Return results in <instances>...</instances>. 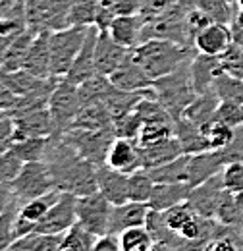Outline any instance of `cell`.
<instances>
[{
	"mask_svg": "<svg viewBox=\"0 0 243 251\" xmlns=\"http://www.w3.org/2000/svg\"><path fill=\"white\" fill-rule=\"evenodd\" d=\"M47 143H49V137H25V139L14 141L12 151L24 162L43 160L45 151H47Z\"/></svg>",
	"mask_w": 243,
	"mask_h": 251,
	"instance_id": "b9f144b4",
	"label": "cell"
},
{
	"mask_svg": "<svg viewBox=\"0 0 243 251\" xmlns=\"http://www.w3.org/2000/svg\"><path fill=\"white\" fill-rule=\"evenodd\" d=\"M93 251H122L120 236H118V234H110V232L98 236L97 242H95Z\"/></svg>",
	"mask_w": 243,
	"mask_h": 251,
	"instance_id": "9f6ffc18",
	"label": "cell"
},
{
	"mask_svg": "<svg viewBox=\"0 0 243 251\" xmlns=\"http://www.w3.org/2000/svg\"><path fill=\"white\" fill-rule=\"evenodd\" d=\"M189 160L191 155L182 153L180 157L147 170L154 184H189Z\"/></svg>",
	"mask_w": 243,
	"mask_h": 251,
	"instance_id": "484cf974",
	"label": "cell"
},
{
	"mask_svg": "<svg viewBox=\"0 0 243 251\" xmlns=\"http://www.w3.org/2000/svg\"><path fill=\"white\" fill-rule=\"evenodd\" d=\"M60 193V189L54 188L50 191H47V193H43V195H39V197H33L29 201L22 203L20 205V217L29 220L31 224H35V228H37V224L45 219V215L50 211V207L58 201Z\"/></svg>",
	"mask_w": 243,
	"mask_h": 251,
	"instance_id": "d6a6232c",
	"label": "cell"
},
{
	"mask_svg": "<svg viewBox=\"0 0 243 251\" xmlns=\"http://www.w3.org/2000/svg\"><path fill=\"white\" fill-rule=\"evenodd\" d=\"M220 153H222L226 164H230V162H243V124L236 127L232 143L222 147Z\"/></svg>",
	"mask_w": 243,
	"mask_h": 251,
	"instance_id": "f5cc1de1",
	"label": "cell"
},
{
	"mask_svg": "<svg viewBox=\"0 0 243 251\" xmlns=\"http://www.w3.org/2000/svg\"><path fill=\"white\" fill-rule=\"evenodd\" d=\"M108 166L120 170L123 174H131L139 168H143V155H141V147L135 139H127V137H118L112 141L106 160Z\"/></svg>",
	"mask_w": 243,
	"mask_h": 251,
	"instance_id": "4fadbf2b",
	"label": "cell"
},
{
	"mask_svg": "<svg viewBox=\"0 0 243 251\" xmlns=\"http://www.w3.org/2000/svg\"><path fill=\"white\" fill-rule=\"evenodd\" d=\"M0 81L16 97H24V95H27L29 91H33L43 81V77H37L31 72L20 68V70H14V72H0Z\"/></svg>",
	"mask_w": 243,
	"mask_h": 251,
	"instance_id": "e575fe53",
	"label": "cell"
},
{
	"mask_svg": "<svg viewBox=\"0 0 243 251\" xmlns=\"http://www.w3.org/2000/svg\"><path fill=\"white\" fill-rule=\"evenodd\" d=\"M232 45V29L226 24L211 22L193 41V49L203 54L220 56Z\"/></svg>",
	"mask_w": 243,
	"mask_h": 251,
	"instance_id": "ffe728a7",
	"label": "cell"
},
{
	"mask_svg": "<svg viewBox=\"0 0 243 251\" xmlns=\"http://www.w3.org/2000/svg\"><path fill=\"white\" fill-rule=\"evenodd\" d=\"M127 180H129V174H123L120 170L108 166L106 162L97 164L98 191L112 205H120V203L129 201V197H127Z\"/></svg>",
	"mask_w": 243,
	"mask_h": 251,
	"instance_id": "ac0fdd59",
	"label": "cell"
},
{
	"mask_svg": "<svg viewBox=\"0 0 243 251\" xmlns=\"http://www.w3.org/2000/svg\"><path fill=\"white\" fill-rule=\"evenodd\" d=\"M143 25H145V20L139 14L116 16L108 27V33L118 45L125 49H135L137 45L143 43Z\"/></svg>",
	"mask_w": 243,
	"mask_h": 251,
	"instance_id": "cb8c5ba5",
	"label": "cell"
},
{
	"mask_svg": "<svg viewBox=\"0 0 243 251\" xmlns=\"http://www.w3.org/2000/svg\"><path fill=\"white\" fill-rule=\"evenodd\" d=\"M189 189H191L189 184H154L147 205L151 211L164 213V211L176 207L178 203L187 201Z\"/></svg>",
	"mask_w": 243,
	"mask_h": 251,
	"instance_id": "d4e9b609",
	"label": "cell"
},
{
	"mask_svg": "<svg viewBox=\"0 0 243 251\" xmlns=\"http://www.w3.org/2000/svg\"><path fill=\"white\" fill-rule=\"evenodd\" d=\"M89 25H70L50 33V74L64 77L75 60Z\"/></svg>",
	"mask_w": 243,
	"mask_h": 251,
	"instance_id": "277c9868",
	"label": "cell"
},
{
	"mask_svg": "<svg viewBox=\"0 0 243 251\" xmlns=\"http://www.w3.org/2000/svg\"><path fill=\"white\" fill-rule=\"evenodd\" d=\"M214 120L224 122V124L232 126V127L242 126L243 102H238V100H220V104L216 108V114H214Z\"/></svg>",
	"mask_w": 243,
	"mask_h": 251,
	"instance_id": "681fc988",
	"label": "cell"
},
{
	"mask_svg": "<svg viewBox=\"0 0 243 251\" xmlns=\"http://www.w3.org/2000/svg\"><path fill=\"white\" fill-rule=\"evenodd\" d=\"M35 35H37V33L25 27L24 31L18 33V35L12 39V43H10L8 50H6V56H4V60H2V66H0V72H14V70L24 68V60H25V56H27V50H29Z\"/></svg>",
	"mask_w": 243,
	"mask_h": 251,
	"instance_id": "4dcf8cb0",
	"label": "cell"
},
{
	"mask_svg": "<svg viewBox=\"0 0 243 251\" xmlns=\"http://www.w3.org/2000/svg\"><path fill=\"white\" fill-rule=\"evenodd\" d=\"M54 188L60 191H70L75 197L89 195L98 191L97 182V164L79 157L70 168H66L60 176L54 180Z\"/></svg>",
	"mask_w": 243,
	"mask_h": 251,
	"instance_id": "9c48e42d",
	"label": "cell"
},
{
	"mask_svg": "<svg viewBox=\"0 0 243 251\" xmlns=\"http://www.w3.org/2000/svg\"><path fill=\"white\" fill-rule=\"evenodd\" d=\"M189 64H191V58L185 60L178 70L154 79L151 85L154 99L166 108V112L174 118V122L182 118L185 108L197 97V91L193 87V79H191Z\"/></svg>",
	"mask_w": 243,
	"mask_h": 251,
	"instance_id": "7a4b0ae2",
	"label": "cell"
},
{
	"mask_svg": "<svg viewBox=\"0 0 243 251\" xmlns=\"http://www.w3.org/2000/svg\"><path fill=\"white\" fill-rule=\"evenodd\" d=\"M112 118L104 106V102H87L81 104V108L77 110L75 118L70 127H81V129H104V127H112Z\"/></svg>",
	"mask_w": 243,
	"mask_h": 251,
	"instance_id": "f1b7e54d",
	"label": "cell"
},
{
	"mask_svg": "<svg viewBox=\"0 0 243 251\" xmlns=\"http://www.w3.org/2000/svg\"><path fill=\"white\" fill-rule=\"evenodd\" d=\"M108 77L122 91H141V89H149L152 85V79L145 74V70L139 66V62L133 58L131 50L125 54L122 64Z\"/></svg>",
	"mask_w": 243,
	"mask_h": 251,
	"instance_id": "9a60e30c",
	"label": "cell"
},
{
	"mask_svg": "<svg viewBox=\"0 0 243 251\" xmlns=\"http://www.w3.org/2000/svg\"><path fill=\"white\" fill-rule=\"evenodd\" d=\"M220 66L226 74L243 79V43L232 41V45L220 54Z\"/></svg>",
	"mask_w": 243,
	"mask_h": 251,
	"instance_id": "bcb514c9",
	"label": "cell"
},
{
	"mask_svg": "<svg viewBox=\"0 0 243 251\" xmlns=\"http://www.w3.org/2000/svg\"><path fill=\"white\" fill-rule=\"evenodd\" d=\"M174 135V120H166V122H145L141 127V133L137 137L139 147H147L152 143H158L166 137Z\"/></svg>",
	"mask_w": 243,
	"mask_h": 251,
	"instance_id": "7bdbcfd3",
	"label": "cell"
},
{
	"mask_svg": "<svg viewBox=\"0 0 243 251\" xmlns=\"http://www.w3.org/2000/svg\"><path fill=\"white\" fill-rule=\"evenodd\" d=\"M98 2L100 0H73L72 12H70V24L72 25H95Z\"/></svg>",
	"mask_w": 243,
	"mask_h": 251,
	"instance_id": "7dc6e473",
	"label": "cell"
},
{
	"mask_svg": "<svg viewBox=\"0 0 243 251\" xmlns=\"http://www.w3.org/2000/svg\"><path fill=\"white\" fill-rule=\"evenodd\" d=\"M97 35H98V27L97 25H89L85 41L75 56V60L72 64V68L68 70V74L64 75L68 81L81 85L83 81H87L91 75H95V45H97Z\"/></svg>",
	"mask_w": 243,
	"mask_h": 251,
	"instance_id": "2e32d148",
	"label": "cell"
},
{
	"mask_svg": "<svg viewBox=\"0 0 243 251\" xmlns=\"http://www.w3.org/2000/svg\"><path fill=\"white\" fill-rule=\"evenodd\" d=\"M232 24H236L238 27L243 29V8L236 6V14H234V22H232Z\"/></svg>",
	"mask_w": 243,
	"mask_h": 251,
	"instance_id": "94428289",
	"label": "cell"
},
{
	"mask_svg": "<svg viewBox=\"0 0 243 251\" xmlns=\"http://www.w3.org/2000/svg\"><path fill=\"white\" fill-rule=\"evenodd\" d=\"M236 201H238V205L242 207V211H243V189H242V191H238V193H236Z\"/></svg>",
	"mask_w": 243,
	"mask_h": 251,
	"instance_id": "6125c7cd",
	"label": "cell"
},
{
	"mask_svg": "<svg viewBox=\"0 0 243 251\" xmlns=\"http://www.w3.org/2000/svg\"><path fill=\"white\" fill-rule=\"evenodd\" d=\"M62 238L64 234H45V232H37L33 230L27 236L18 238L16 242H12V246L8 250L12 251H60Z\"/></svg>",
	"mask_w": 243,
	"mask_h": 251,
	"instance_id": "1f68e13d",
	"label": "cell"
},
{
	"mask_svg": "<svg viewBox=\"0 0 243 251\" xmlns=\"http://www.w3.org/2000/svg\"><path fill=\"white\" fill-rule=\"evenodd\" d=\"M12 199H14V193L10 184H0V213L12 203Z\"/></svg>",
	"mask_w": 243,
	"mask_h": 251,
	"instance_id": "91938a15",
	"label": "cell"
},
{
	"mask_svg": "<svg viewBox=\"0 0 243 251\" xmlns=\"http://www.w3.org/2000/svg\"><path fill=\"white\" fill-rule=\"evenodd\" d=\"M178 0H141V10H139V16L149 22L152 18L164 14L166 10H170Z\"/></svg>",
	"mask_w": 243,
	"mask_h": 251,
	"instance_id": "db71d44e",
	"label": "cell"
},
{
	"mask_svg": "<svg viewBox=\"0 0 243 251\" xmlns=\"http://www.w3.org/2000/svg\"><path fill=\"white\" fill-rule=\"evenodd\" d=\"M97 238L98 236L89 232L83 224L75 222L64 232L60 251H93Z\"/></svg>",
	"mask_w": 243,
	"mask_h": 251,
	"instance_id": "d590c367",
	"label": "cell"
},
{
	"mask_svg": "<svg viewBox=\"0 0 243 251\" xmlns=\"http://www.w3.org/2000/svg\"><path fill=\"white\" fill-rule=\"evenodd\" d=\"M73 0H25V24L35 33L70 27Z\"/></svg>",
	"mask_w": 243,
	"mask_h": 251,
	"instance_id": "3957f363",
	"label": "cell"
},
{
	"mask_svg": "<svg viewBox=\"0 0 243 251\" xmlns=\"http://www.w3.org/2000/svg\"><path fill=\"white\" fill-rule=\"evenodd\" d=\"M183 151L180 147V141L176 139V135L166 137L158 143H152L147 147H141V155H143V168H152L158 164H164L172 158L180 157Z\"/></svg>",
	"mask_w": 243,
	"mask_h": 251,
	"instance_id": "f546056e",
	"label": "cell"
},
{
	"mask_svg": "<svg viewBox=\"0 0 243 251\" xmlns=\"http://www.w3.org/2000/svg\"><path fill=\"white\" fill-rule=\"evenodd\" d=\"M224 166H226V162H224L220 149H209V151L193 153L191 160H189V186L193 188V186L209 180L211 176L220 174Z\"/></svg>",
	"mask_w": 243,
	"mask_h": 251,
	"instance_id": "7402d4cb",
	"label": "cell"
},
{
	"mask_svg": "<svg viewBox=\"0 0 243 251\" xmlns=\"http://www.w3.org/2000/svg\"><path fill=\"white\" fill-rule=\"evenodd\" d=\"M149 205L139 201H125L120 205H112V213L108 220V232L120 236L123 230L133 226H143L149 217Z\"/></svg>",
	"mask_w": 243,
	"mask_h": 251,
	"instance_id": "e0dca14e",
	"label": "cell"
},
{
	"mask_svg": "<svg viewBox=\"0 0 243 251\" xmlns=\"http://www.w3.org/2000/svg\"><path fill=\"white\" fill-rule=\"evenodd\" d=\"M195 6L201 8L213 22L230 25L234 22L236 4L230 0H195Z\"/></svg>",
	"mask_w": 243,
	"mask_h": 251,
	"instance_id": "ab89813d",
	"label": "cell"
},
{
	"mask_svg": "<svg viewBox=\"0 0 243 251\" xmlns=\"http://www.w3.org/2000/svg\"><path fill=\"white\" fill-rule=\"evenodd\" d=\"M20 201L14 197L12 203L0 213V251L8 250L12 246V242L16 240L14 236V224H16V217L20 211Z\"/></svg>",
	"mask_w": 243,
	"mask_h": 251,
	"instance_id": "ee69618b",
	"label": "cell"
},
{
	"mask_svg": "<svg viewBox=\"0 0 243 251\" xmlns=\"http://www.w3.org/2000/svg\"><path fill=\"white\" fill-rule=\"evenodd\" d=\"M211 22L213 20L201 8H197V6H193V8H189L185 12V16H183V31H185V39H187L189 47H193L195 37L203 31Z\"/></svg>",
	"mask_w": 243,
	"mask_h": 251,
	"instance_id": "f6af8a7d",
	"label": "cell"
},
{
	"mask_svg": "<svg viewBox=\"0 0 243 251\" xmlns=\"http://www.w3.org/2000/svg\"><path fill=\"white\" fill-rule=\"evenodd\" d=\"M12 120H14L16 141L25 139V137H50L52 133H56V126H54L49 106L24 112V114H16L12 116Z\"/></svg>",
	"mask_w": 243,
	"mask_h": 251,
	"instance_id": "7c38bea8",
	"label": "cell"
},
{
	"mask_svg": "<svg viewBox=\"0 0 243 251\" xmlns=\"http://www.w3.org/2000/svg\"><path fill=\"white\" fill-rule=\"evenodd\" d=\"M236 6H240V8H243V0H236Z\"/></svg>",
	"mask_w": 243,
	"mask_h": 251,
	"instance_id": "be15d7a7",
	"label": "cell"
},
{
	"mask_svg": "<svg viewBox=\"0 0 243 251\" xmlns=\"http://www.w3.org/2000/svg\"><path fill=\"white\" fill-rule=\"evenodd\" d=\"M145 226L149 228L152 240H154V250H193L191 242H187L182 234L172 230L166 224L162 213H158V211H149Z\"/></svg>",
	"mask_w": 243,
	"mask_h": 251,
	"instance_id": "d6986e66",
	"label": "cell"
},
{
	"mask_svg": "<svg viewBox=\"0 0 243 251\" xmlns=\"http://www.w3.org/2000/svg\"><path fill=\"white\" fill-rule=\"evenodd\" d=\"M203 131H205V135L209 139L211 149H222V147H226V145L232 143L234 133H236V127L224 124V122H218V120H213Z\"/></svg>",
	"mask_w": 243,
	"mask_h": 251,
	"instance_id": "c3c4849f",
	"label": "cell"
},
{
	"mask_svg": "<svg viewBox=\"0 0 243 251\" xmlns=\"http://www.w3.org/2000/svg\"><path fill=\"white\" fill-rule=\"evenodd\" d=\"M218 104H220V97L216 95L214 89L213 91H207V93H199L193 99V102L185 108L183 118L191 120L193 124H197L201 129H205L214 120Z\"/></svg>",
	"mask_w": 243,
	"mask_h": 251,
	"instance_id": "83f0119b",
	"label": "cell"
},
{
	"mask_svg": "<svg viewBox=\"0 0 243 251\" xmlns=\"http://www.w3.org/2000/svg\"><path fill=\"white\" fill-rule=\"evenodd\" d=\"M120 248L122 251H152L154 250V240H152L149 228L143 226H133L127 228L120 234Z\"/></svg>",
	"mask_w": 243,
	"mask_h": 251,
	"instance_id": "8d00e7d4",
	"label": "cell"
},
{
	"mask_svg": "<svg viewBox=\"0 0 243 251\" xmlns=\"http://www.w3.org/2000/svg\"><path fill=\"white\" fill-rule=\"evenodd\" d=\"M174 135L180 141V147L185 155H193V153H201V151H209V139L205 135V131L197 124H193L187 118H180L174 122Z\"/></svg>",
	"mask_w": 243,
	"mask_h": 251,
	"instance_id": "4316f807",
	"label": "cell"
},
{
	"mask_svg": "<svg viewBox=\"0 0 243 251\" xmlns=\"http://www.w3.org/2000/svg\"><path fill=\"white\" fill-rule=\"evenodd\" d=\"M116 16H133L141 10V0H114L112 2Z\"/></svg>",
	"mask_w": 243,
	"mask_h": 251,
	"instance_id": "6f0895ef",
	"label": "cell"
},
{
	"mask_svg": "<svg viewBox=\"0 0 243 251\" xmlns=\"http://www.w3.org/2000/svg\"><path fill=\"white\" fill-rule=\"evenodd\" d=\"M24 70L37 77H52L50 74V31L37 33L31 43L27 56L24 60Z\"/></svg>",
	"mask_w": 243,
	"mask_h": 251,
	"instance_id": "44dd1931",
	"label": "cell"
},
{
	"mask_svg": "<svg viewBox=\"0 0 243 251\" xmlns=\"http://www.w3.org/2000/svg\"><path fill=\"white\" fill-rule=\"evenodd\" d=\"M24 166V160L18 157L12 149L6 153H0V184H10L16 180Z\"/></svg>",
	"mask_w": 243,
	"mask_h": 251,
	"instance_id": "f907efd6",
	"label": "cell"
},
{
	"mask_svg": "<svg viewBox=\"0 0 243 251\" xmlns=\"http://www.w3.org/2000/svg\"><path fill=\"white\" fill-rule=\"evenodd\" d=\"M6 114H10V112H0V118H2V116H6Z\"/></svg>",
	"mask_w": 243,
	"mask_h": 251,
	"instance_id": "e7e4bbea",
	"label": "cell"
},
{
	"mask_svg": "<svg viewBox=\"0 0 243 251\" xmlns=\"http://www.w3.org/2000/svg\"><path fill=\"white\" fill-rule=\"evenodd\" d=\"M10 188L20 203H25L33 197H39L54 189V180L45 160H31V162H24L16 180L10 182Z\"/></svg>",
	"mask_w": 243,
	"mask_h": 251,
	"instance_id": "8992f818",
	"label": "cell"
},
{
	"mask_svg": "<svg viewBox=\"0 0 243 251\" xmlns=\"http://www.w3.org/2000/svg\"><path fill=\"white\" fill-rule=\"evenodd\" d=\"M66 141L81 155L95 164H102L106 160V153L116 139L114 126L104 129H81V127H68L64 133Z\"/></svg>",
	"mask_w": 243,
	"mask_h": 251,
	"instance_id": "5b68a950",
	"label": "cell"
},
{
	"mask_svg": "<svg viewBox=\"0 0 243 251\" xmlns=\"http://www.w3.org/2000/svg\"><path fill=\"white\" fill-rule=\"evenodd\" d=\"M191 79H193V87L197 95L213 91L214 79L218 75V72L222 70L220 66V56H211V54H203V52H195L191 64Z\"/></svg>",
	"mask_w": 243,
	"mask_h": 251,
	"instance_id": "603a6c76",
	"label": "cell"
},
{
	"mask_svg": "<svg viewBox=\"0 0 243 251\" xmlns=\"http://www.w3.org/2000/svg\"><path fill=\"white\" fill-rule=\"evenodd\" d=\"M81 108V97H79V87L66 77H60L54 91L49 100V110L52 114V120L56 126V133H64Z\"/></svg>",
	"mask_w": 243,
	"mask_h": 251,
	"instance_id": "52a82bcc",
	"label": "cell"
},
{
	"mask_svg": "<svg viewBox=\"0 0 243 251\" xmlns=\"http://www.w3.org/2000/svg\"><path fill=\"white\" fill-rule=\"evenodd\" d=\"M152 186H154V182H152L147 168H139V170L131 172L129 180H127V197H129V201L147 203L149 197H151Z\"/></svg>",
	"mask_w": 243,
	"mask_h": 251,
	"instance_id": "f35d334b",
	"label": "cell"
},
{
	"mask_svg": "<svg viewBox=\"0 0 243 251\" xmlns=\"http://www.w3.org/2000/svg\"><path fill=\"white\" fill-rule=\"evenodd\" d=\"M79 87V97H81V104H87V102H100L104 100L110 93H114L118 87L110 81L108 75H102V74H95L91 75L87 81H83Z\"/></svg>",
	"mask_w": 243,
	"mask_h": 251,
	"instance_id": "836d02e7",
	"label": "cell"
},
{
	"mask_svg": "<svg viewBox=\"0 0 243 251\" xmlns=\"http://www.w3.org/2000/svg\"><path fill=\"white\" fill-rule=\"evenodd\" d=\"M213 89L220 97V100H238V102H243V79L226 74L224 70L218 72Z\"/></svg>",
	"mask_w": 243,
	"mask_h": 251,
	"instance_id": "60d3db41",
	"label": "cell"
},
{
	"mask_svg": "<svg viewBox=\"0 0 243 251\" xmlns=\"http://www.w3.org/2000/svg\"><path fill=\"white\" fill-rule=\"evenodd\" d=\"M129 50L131 49L118 45L108 31H98L97 45H95V72L102 75H110L120 66Z\"/></svg>",
	"mask_w": 243,
	"mask_h": 251,
	"instance_id": "5bb4252c",
	"label": "cell"
},
{
	"mask_svg": "<svg viewBox=\"0 0 243 251\" xmlns=\"http://www.w3.org/2000/svg\"><path fill=\"white\" fill-rule=\"evenodd\" d=\"M133 58L139 62V66L145 70V74L152 81L178 70L185 60L193 58L197 52L191 47H185L174 41L166 39H147L135 49H131Z\"/></svg>",
	"mask_w": 243,
	"mask_h": 251,
	"instance_id": "6da1fadb",
	"label": "cell"
},
{
	"mask_svg": "<svg viewBox=\"0 0 243 251\" xmlns=\"http://www.w3.org/2000/svg\"><path fill=\"white\" fill-rule=\"evenodd\" d=\"M18 102V97L0 81V112H12Z\"/></svg>",
	"mask_w": 243,
	"mask_h": 251,
	"instance_id": "680465c9",
	"label": "cell"
},
{
	"mask_svg": "<svg viewBox=\"0 0 243 251\" xmlns=\"http://www.w3.org/2000/svg\"><path fill=\"white\" fill-rule=\"evenodd\" d=\"M110 213H112V203L100 191L77 197L75 203L77 222L83 224L95 236H102L108 232Z\"/></svg>",
	"mask_w": 243,
	"mask_h": 251,
	"instance_id": "ba28073f",
	"label": "cell"
},
{
	"mask_svg": "<svg viewBox=\"0 0 243 251\" xmlns=\"http://www.w3.org/2000/svg\"><path fill=\"white\" fill-rule=\"evenodd\" d=\"M230 2H234V4H236V0H230Z\"/></svg>",
	"mask_w": 243,
	"mask_h": 251,
	"instance_id": "03108f58",
	"label": "cell"
},
{
	"mask_svg": "<svg viewBox=\"0 0 243 251\" xmlns=\"http://www.w3.org/2000/svg\"><path fill=\"white\" fill-rule=\"evenodd\" d=\"M16 137H14V120L10 114L0 118V153H6L12 149Z\"/></svg>",
	"mask_w": 243,
	"mask_h": 251,
	"instance_id": "11a10c76",
	"label": "cell"
},
{
	"mask_svg": "<svg viewBox=\"0 0 243 251\" xmlns=\"http://www.w3.org/2000/svg\"><path fill=\"white\" fill-rule=\"evenodd\" d=\"M222 184L232 193L243 189V162H230L222 168Z\"/></svg>",
	"mask_w": 243,
	"mask_h": 251,
	"instance_id": "816d5d0a",
	"label": "cell"
},
{
	"mask_svg": "<svg viewBox=\"0 0 243 251\" xmlns=\"http://www.w3.org/2000/svg\"><path fill=\"white\" fill-rule=\"evenodd\" d=\"M214 220L220 222L222 226H242L243 211L242 207L238 205V201H236V193L224 189V195H222V199L218 203Z\"/></svg>",
	"mask_w": 243,
	"mask_h": 251,
	"instance_id": "74e56055",
	"label": "cell"
},
{
	"mask_svg": "<svg viewBox=\"0 0 243 251\" xmlns=\"http://www.w3.org/2000/svg\"><path fill=\"white\" fill-rule=\"evenodd\" d=\"M224 189L226 188L222 184V174L211 176L209 180H205V182H201V184H197V186L189 189L187 203L197 215L207 217V219H214L218 203L224 195Z\"/></svg>",
	"mask_w": 243,
	"mask_h": 251,
	"instance_id": "30bf717a",
	"label": "cell"
},
{
	"mask_svg": "<svg viewBox=\"0 0 243 251\" xmlns=\"http://www.w3.org/2000/svg\"><path fill=\"white\" fill-rule=\"evenodd\" d=\"M75 203L77 197L70 191H62L58 201L50 207V211L45 215V219L37 224V232L45 234H64L72 224L77 222L75 215Z\"/></svg>",
	"mask_w": 243,
	"mask_h": 251,
	"instance_id": "8fae6325",
	"label": "cell"
},
{
	"mask_svg": "<svg viewBox=\"0 0 243 251\" xmlns=\"http://www.w3.org/2000/svg\"><path fill=\"white\" fill-rule=\"evenodd\" d=\"M242 230H243V220H242Z\"/></svg>",
	"mask_w": 243,
	"mask_h": 251,
	"instance_id": "003e7915",
	"label": "cell"
}]
</instances>
